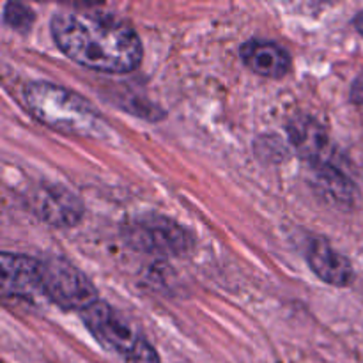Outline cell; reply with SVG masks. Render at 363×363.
I'll use <instances>...</instances> for the list:
<instances>
[{"mask_svg":"<svg viewBox=\"0 0 363 363\" xmlns=\"http://www.w3.org/2000/svg\"><path fill=\"white\" fill-rule=\"evenodd\" d=\"M50 32L60 52L89 69L130 73L142 62V41L123 18L99 11H57Z\"/></svg>","mask_w":363,"mask_h":363,"instance_id":"1","label":"cell"},{"mask_svg":"<svg viewBox=\"0 0 363 363\" xmlns=\"http://www.w3.org/2000/svg\"><path fill=\"white\" fill-rule=\"evenodd\" d=\"M23 99L32 116L52 130L89 138L108 135V126L94 106L62 85L34 82L25 87Z\"/></svg>","mask_w":363,"mask_h":363,"instance_id":"2","label":"cell"},{"mask_svg":"<svg viewBox=\"0 0 363 363\" xmlns=\"http://www.w3.org/2000/svg\"><path fill=\"white\" fill-rule=\"evenodd\" d=\"M91 335L105 350L112 351L126 363H160V357L147 339L105 301H96L82 312Z\"/></svg>","mask_w":363,"mask_h":363,"instance_id":"3","label":"cell"},{"mask_svg":"<svg viewBox=\"0 0 363 363\" xmlns=\"http://www.w3.org/2000/svg\"><path fill=\"white\" fill-rule=\"evenodd\" d=\"M287 133L294 149L300 152L301 158L315 167L323 181L333 184V190L339 197H351L353 184L340 169L335 149L325 128L311 117H294L287 126Z\"/></svg>","mask_w":363,"mask_h":363,"instance_id":"4","label":"cell"},{"mask_svg":"<svg viewBox=\"0 0 363 363\" xmlns=\"http://www.w3.org/2000/svg\"><path fill=\"white\" fill-rule=\"evenodd\" d=\"M43 298L64 311H78L80 314L99 301L91 280L62 257L43 261Z\"/></svg>","mask_w":363,"mask_h":363,"instance_id":"5","label":"cell"},{"mask_svg":"<svg viewBox=\"0 0 363 363\" xmlns=\"http://www.w3.org/2000/svg\"><path fill=\"white\" fill-rule=\"evenodd\" d=\"M128 240L142 250L163 254H183L191 245L186 230L162 216L138 220L128 227Z\"/></svg>","mask_w":363,"mask_h":363,"instance_id":"6","label":"cell"},{"mask_svg":"<svg viewBox=\"0 0 363 363\" xmlns=\"http://www.w3.org/2000/svg\"><path fill=\"white\" fill-rule=\"evenodd\" d=\"M2 266V291L6 296L32 300L43 298V261L21 254H7L0 257Z\"/></svg>","mask_w":363,"mask_h":363,"instance_id":"7","label":"cell"},{"mask_svg":"<svg viewBox=\"0 0 363 363\" xmlns=\"http://www.w3.org/2000/svg\"><path fill=\"white\" fill-rule=\"evenodd\" d=\"M305 255H307V262L311 269L323 282L330 284V286L342 287L353 280L351 262L323 238H311Z\"/></svg>","mask_w":363,"mask_h":363,"instance_id":"8","label":"cell"},{"mask_svg":"<svg viewBox=\"0 0 363 363\" xmlns=\"http://www.w3.org/2000/svg\"><path fill=\"white\" fill-rule=\"evenodd\" d=\"M240 55L248 69L266 78H282L291 69L289 52L268 39H248L240 48Z\"/></svg>","mask_w":363,"mask_h":363,"instance_id":"9","label":"cell"},{"mask_svg":"<svg viewBox=\"0 0 363 363\" xmlns=\"http://www.w3.org/2000/svg\"><path fill=\"white\" fill-rule=\"evenodd\" d=\"M34 204L38 215L52 225L71 227L82 218L80 202L60 186H43L34 195Z\"/></svg>","mask_w":363,"mask_h":363,"instance_id":"10","label":"cell"},{"mask_svg":"<svg viewBox=\"0 0 363 363\" xmlns=\"http://www.w3.org/2000/svg\"><path fill=\"white\" fill-rule=\"evenodd\" d=\"M4 20L16 30H25L34 21V13L23 4H6L4 9Z\"/></svg>","mask_w":363,"mask_h":363,"instance_id":"11","label":"cell"},{"mask_svg":"<svg viewBox=\"0 0 363 363\" xmlns=\"http://www.w3.org/2000/svg\"><path fill=\"white\" fill-rule=\"evenodd\" d=\"M351 99H353L357 105L363 106V73L358 74L354 78L353 85H351Z\"/></svg>","mask_w":363,"mask_h":363,"instance_id":"12","label":"cell"},{"mask_svg":"<svg viewBox=\"0 0 363 363\" xmlns=\"http://www.w3.org/2000/svg\"><path fill=\"white\" fill-rule=\"evenodd\" d=\"M353 23H354V27H357V30L363 35V11H360V13H358L357 16H354Z\"/></svg>","mask_w":363,"mask_h":363,"instance_id":"13","label":"cell"}]
</instances>
